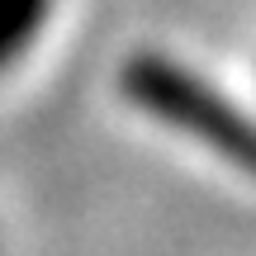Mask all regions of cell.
Returning a JSON list of instances; mask_svg holds the SVG:
<instances>
[{
  "instance_id": "obj_1",
  "label": "cell",
  "mask_w": 256,
  "mask_h": 256,
  "mask_svg": "<svg viewBox=\"0 0 256 256\" xmlns=\"http://www.w3.org/2000/svg\"><path fill=\"white\" fill-rule=\"evenodd\" d=\"M119 90L147 119L194 138L228 166L256 176V114H247L218 86H209L194 66L176 62L166 52H138L124 62Z\"/></svg>"
},
{
  "instance_id": "obj_2",
  "label": "cell",
  "mask_w": 256,
  "mask_h": 256,
  "mask_svg": "<svg viewBox=\"0 0 256 256\" xmlns=\"http://www.w3.org/2000/svg\"><path fill=\"white\" fill-rule=\"evenodd\" d=\"M48 14H52V0H0V72H10L34 48Z\"/></svg>"
}]
</instances>
